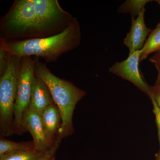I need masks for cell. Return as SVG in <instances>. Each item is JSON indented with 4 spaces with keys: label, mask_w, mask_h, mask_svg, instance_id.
I'll return each instance as SVG.
<instances>
[{
    "label": "cell",
    "mask_w": 160,
    "mask_h": 160,
    "mask_svg": "<svg viewBox=\"0 0 160 160\" xmlns=\"http://www.w3.org/2000/svg\"><path fill=\"white\" fill-rule=\"evenodd\" d=\"M81 30L76 18L64 31L45 38L6 41L5 47L11 56L43 59L46 62H54L61 56L76 49L81 44Z\"/></svg>",
    "instance_id": "obj_1"
},
{
    "label": "cell",
    "mask_w": 160,
    "mask_h": 160,
    "mask_svg": "<svg viewBox=\"0 0 160 160\" xmlns=\"http://www.w3.org/2000/svg\"><path fill=\"white\" fill-rule=\"evenodd\" d=\"M33 60L35 75L47 86L61 113L62 125L59 136L62 139L68 137L74 131L72 118L75 108L85 95V92L69 81L55 75L46 63L42 62L38 58H33Z\"/></svg>",
    "instance_id": "obj_2"
},
{
    "label": "cell",
    "mask_w": 160,
    "mask_h": 160,
    "mask_svg": "<svg viewBox=\"0 0 160 160\" xmlns=\"http://www.w3.org/2000/svg\"><path fill=\"white\" fill-rule=\"evenodd\" d=\"M1 38L6 41L36 38L37 18L32 0H16L1 20Z\"/></svg>",
    "instance_id": "obj_3"
},
{
    "label": "cell",
    "mask_w": 160,
    "mask_h": 160,
    "mask_svg": "<svg viewBox=\"0 0 160 160\" xmlns=\"http://www.w3.org/2000/svg\"><path fill=\"white\" fill-rule=\"evenodd\" d=\"M22 58L12 56L7 70L0 77L1 138L13 134V108Z\"/></svg>",
    "instance_id": "obj_4"
},
{
    "label": "cell",
    "mask_w": 160,
    "mask_h": 160,
    "mask_svg": "<svg viewBox=\"0 0 160 160\" xmlns=\"http://www.w3.org/2000/svg\"><path fill=\"white\" fill-rule=\"evenodd\" d=\"M32 1L36 15L37 38L49 37L62 32L75 18L63 9L57 0Z\"/></svg>",
    "instance_id": "obj_5"
},
{
    "label": "cell",
    "mask_w": 160,
    "mask_h": 160,
    "mask_svg": "<svg viewBox=\"0 0 160 160\" xmlns=\"http://www.w3.org/2000/svg\"><path fill=\"white\" fill-rule=\"evenodd\" d=\"M34 75L33 58L29 57L22 58L13 108V134L20 135L26 132L23 128V116L30 104L32 80Z\"/></svg>",
    "instance_id": "obj_6"
},
{
    "label": "cell",
    "mask_w": 160,
    "mask_h": 160,
    "mask_svg": "<svg viewBox=\"0 0 160 160\" xmlns=\"http://www.w3.org/2000/svg\"><path fill=\"white\" fill-rule=\"evenodd\" d=\"M141 50L135 52L121 62H116L110 67L109 71L120 77L128 80L146 92L151 94L149 87L140 72L139 64Z\"/></svg>",
    "instance_id": "obj_7"
},
{
    "label": "cell",
    "mask_w": 160,
    "mask_h": 160,
    "mask_svg": "<svg viewBox=\"0 0 160 160\" xmlns=\"http://www.w3.org/2000/svg\"><path fill=\"white\" fill-rule=\"evenodd\" d=\"M145 12L146 9H143L135 19L132 20L131 28L123 41L124 45L129 49V55L141 50L151 32L145 23Z\"/></svg>",
    "instance_id": "obj_8"
},
{
    "label": "cell",
    "mask_w": 160,
    "mask_h": 160,
    "mask_svg": "<svg viewBox=\"0 0 160 160\" xmlns=\"http://www.w3.org/2000/svg\"><path fill=\"white\" fill-rule=\"evenodd\" d=\"M23 128L32 136L35 147L38 151L45 153L49 149L47 146L41 115L28 108L24 113Z\"/></svg>",
    "instance_id": "obj_9"
},
{
    "label": "cell",
    "mask_w": 160,
    "mask_h": 160,
    "mask_svg": "<svg viewBox=\"0 0 160 160\" xmlns=\"http://www.w3.org/2000/svg\"><path fill=\"white\" fill-rule=\"evenodd\" d=\"M54 103L47 86L42 80L34 75L29 109L41 115L47 107Z\"/></svg>",
    "instance_id": "obj_10"
},
{
    "label": "cell",
    "mask_w": 160,
    "mask_h": 160,
    "mask_svg": "<svg viewBox=\"0 0 160 160\" xmlns=\"http://www.w3.org/2000/svg\"><path fill=\"white\" fill-rule=\"evenodd\" d=\"M48 148L53 145L62 125L61 113L55 103L46 108L41 114Z\"/></svg>",
    "instance_id": "obj_11"
},
{
    "label": "cell",
    "mask_w": 160,
    "mask_h": 160,
    "mask_svg": "<svg viewBox=\"0 0 160 160\" xmlns=\"http://www.w3.org/2000/svg\"><path fill=\"white\" fill-rule=\"evenodd\" d=\"M160 50V22L151 31L141 49L140 62L146 60L148 56Z\"/></svg>",
    "instance_id": "obj_12"
},
{
    "label": "cell",
    "mask_w": 160,
    "mask_h": 160,
    "mask_svg": "<svg viewBox=\"0 0 160 160\" xmlns=\"http://www.w3.org/2000/svg\"><path fill=\"white\" fill-rule=\"evenodd\" d=\"M36 149L33 141L15 142L13 141L1 138L0 157L11 152Z\"/></svg>",
    "instance_id": "obj_13"
},
{
    "label": "cell",
    "mask_w": 160,
    "mask_h": 160,
    "mask_svg": "<svg viewBox=\"0 0 160 160\" xmlns=\"http://www.w3.org/2000/svg\"><path fill=\"white\" fill-rule=\"evenodd\" d=\"M151 0H127L119 7L118 11L119 13H129L131 15L132 20L136 18L140 12L145 9L147 3Z\"/></svg>",
    "instance_id": "obj_14"
},
{
    "label": "cell",
    "mask_w": 160,
    "mask_h": 160,
    "mask_svg": "<svg viewBox=\"0 0 160 160\" xmlns=\"http://www.w3.org/2000/svg\"><path fill=\"white\" fill-rule=\"evenodd\" d=\"M44 154L35 149L7 153L0 157V160H41Z\"/></svg>",
    "instance_id": "obj_15"
},
{
    "label": "cell",
    "mask_w": 160,
    "mask_h": 160,
    "mask_svg": "<svg viewBox=\"0 0 160 160\" xmlns=\"http://www.w3.org/2000/svg\"><path fill=\"white\" fill-rule=\"evenodd\" d=\"M12 56L5 47L4 40H0V77L2 76L7 70L10 62Z\"/></svg>",
    "instance_id": "obj_16"
},
{
    "label": "cell",
    "mask_w": 160,
    "mask_h": 160,
    "mask_svg": "<svg viewBox=\"0 0 160 160\" xmlns=\"http://www.w3.org/2000/svg\"><path fill=\"white\" fill-rule=\"evenodd\" d=\"M62 140V139L58 134L53 145L45 152L41 160H55L56 153L59 147Z\"/></svg>",
    "instance_id": "obj_17"
},
{
    "label": "cell",
    "mask_w": 160,
    "mask_h": 160,
    "mask_svg": "<svg viewBox=\"0 0 160 160\" xmlns=\"http://www.w3.org/2000/svg\"><path fill=\"white\" fill-rule=\"evenodd\" d=\"M152 100L153 103L154 112L155 115L156 119L157 124L158 128L159 134H160V110L158 104H157L153 96L151 94Z\"/></svg>",
    "instance_id": "obj_18"
},
{
    "label": "cell",
    "mask_w": 160,
    "mask_h": 160,
    "mask_svg": "<svg viewBox=\"0 0 160 160\" xmlns=\"http://www.w3.org/2000/svg\"><path fill=\"white\" fill-rule=\"evenodd\" d=\"M153 96L157 104H158L160 110V88L157 87L154 90V93H151Z\"/></svg>",
    "instance_id": "obj_19"
},
{
    "label": "cell",
    "mask_w": 160,
    "mask_h": 160,
    "mask_svg": "<svg viewBox=\"0 0 160 160\" xmlns=\"http://www.w3.org/2000/svg\"><path fill=\"white\" fill-rule=\"evenodd\" d=\"M151 62L154 64H160V50L156 52L155 54L149 58Z\"/></svg>",
    "instance_id": "obj_20"
},
{
    "label": "cell",
    "mask_w": 160,
    "mask_h": 160,
    "mask_svg": "<svg viewBox=\"0 0 160 160\" xmlns=\"http://www.w3.org/2000/svg\"><path fill=\"white\" fill-rule=\"evenodd\" d=\"M155 66L158 72V79L157 87L160 88V64H155Z\"/></svg>",
    "instance_id": "obj_21"
},
{
    "label": "cell",
    "mask_w": 160,
    "mask_h": 160,
    "mask_svg": "<svg viewBox=\"0 0 160 160\" xmlns=\"http://www.w3.org/2000/svg\"><path fill=\"white\" fill-rule=\"evenodd\" d=\"M159 4V6H160V0H158V1H156Z\"/></svg>",
    "instance_id": "obj_22"
},
{
    "label": "cell",
    "mask_w": 160,
    "mask_h": 160,
    "mask_svg": "<svg viewBox=\"0 0 160 160\" xmlns=\"http://www.w3.org/2000/svg\"><path fill=\"white\" fill-rule=\"evenodd\" d=\"M159 135L160 142V134H159Z\"/></svg>",
    "instance_id": "obj_23"
}]
</instances>
